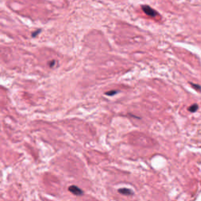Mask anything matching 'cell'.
Returning a JSON list of instances; mask_svg holds the SVG:
<instances>
[{
  "instance_id": "8992f818",
  "label": "cell",
  "mask_w": 201,
  "mask_h": 201,
  "mask_svg": "<svg viewBox=\"0 0 201 201\" xmlns=\"http://www.w3.org/2000/svg\"><path fill=\"white\" fill-rule=\"evenodd\" d=\"M54 63H55V61H52L51 62H50V64H49L50 67H53V65L54 64Z\"/></svg>"
},
{
  "instance_id": "3957f363",
  "label": "cell",
  "mask_w": 201,
  "mask_h": 201,
  "mask_svg": "<svg viewBox=\"0 0 201 201\" xmlns=\"http://www.w3.org/2000/svg\"><path fill=\"white\" fill-rule=\"evenodd\" d=\"M118 192L123 195H125V196H131L133 194V191L129 189H127V188H122V189H119L118 190Z\"/></svg>"
},
{
  "instance_id": "6da1fadb",
  "label": "cell",
  "mask_w": 201,
  "mask_h": 201,
  "mask_svg": "<svg viewBox=\"0 0 201 201\" xmlns=\"http://www.w3.org/2000/svg\"><path fill=\"white\" fill-rule=\"evenodd\" d=\"M142 9L144 11V13L145 14H147L148 16H149V17H156L157 15V12L155 9H153V8H151L150 6H142Z\"/></svg>"
},
{
  "instance_id": "277c9868",
  "label": "cell",
  "mask_w": 201,
  "mask_h": 201,
  "mask_svg": "<svg viewBox=\"0 0 201 201\" xmlns=\"http://www.w3.org/2000/svg\"><path fill=\"white\" fill-rule=\"evenodd\" d=\"M117 93H118V90H110L109 92L105 93V94L108 95V96H113V95H115Z\"/></svg>"
},
{
  "instance_id": "7a4b0ae2",
  "label": "cell",
  "mask_w": 201,
  "mask_h": 201,
  "mask_svg": "<svg viewBox=\"0 0 201 201\" xmlns=\"http://www.w3.org/2000/svg\"><path fill=\"white\" fill-rule=\"evenodd\" d=\"M68 190H69V192H71L72 194H74L75 196H82L83 194V191L79 187L74 186V185L71 186L68 188Z\"/></svg>"
},
{
  "instance_id": "5b68a950",
  "label": "cell",
  "mask_w": 201,
  "mask_h": 201,
  "mask_svg": "<svg viewBox=\"0 0 201 201\" xmlns=\"http://www.w3.org/2000/svg\"><path fill=\"white\" fill-rule=\"evenodd\" d=\"M40 31H41V30H38V31H35V33H33V34L31 35H32V37H35V36H36V35H37L39 33V32H40Z\"/></svg>"
}]
</instances>
